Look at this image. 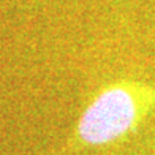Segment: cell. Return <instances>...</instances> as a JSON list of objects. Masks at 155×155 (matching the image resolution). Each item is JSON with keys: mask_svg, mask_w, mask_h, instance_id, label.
Here are the masks:
<instances>
[{"mask_svg": "<svg viewBox=\"0 0 155 155\" xmlns=\"http://www.w3.org/2000/svg\"><path fill=\"white\" fill-rule=\"evenodd\" d=\"M155 111V86L119 79L98 89L82 109L65 150L76 152L120 143Z\"/></svg>", "mask_w": 155, "mask_h": 155, "instance_id": "1", "label": "cell"}]
</instances>
